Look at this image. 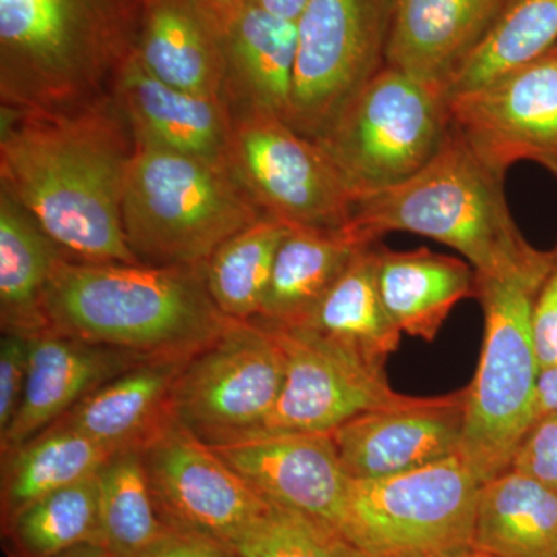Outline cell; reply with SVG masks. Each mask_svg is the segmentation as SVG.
<instances>
[{
	"mask_svg": "<svg viewBox=\"0 0 557 557\" xmlns=\"http://www.w3.org/2000/svg\"><path fill=\"white\" fill-rule=\"evenodd\" d=\"M450 127L483 164L505 175L531 161L557 177V50L450 95Z\"/></svg>",
	"mask_w": 557,
	"mask_h": 557,
	"instance_id": "5bb4252c",
	"label": "cell"
},
{
	"mask_svg": "<svg viewBox=\"0 0 557 557\" xmlns=\"http://www.w3.org/2000/svg\"><path fill=\"white\" fill-rule=\"evenodd\" d=\"M424 557H494L487 555L485 552H480L478 548H468L463 549V552L457 553H446V555H434V556H424Z\"/></svg>",
	"mask_w": 557,
	"mask_h": 557,
	"instance_id": "b9f144b4",
	"label": "cell"
},
{
	"mask_svg": "<svg viewBox=\"0 0 557 557\" xmlns=\"http://www.w3.org/2000/svg\"><path fill=\"white\" fill-rule=\"evenodd\" d=\"M533 332L541 369L557 366V242L552 249L547 276L534 302Z\"/></svg>",
	"mask_w": 557,
	"mask_h": 557,
	"instance_id": "d590c367",
	"label": "cell"
},
{
	"mask_svg": "<svg viewBox=\"0 0 557 557\" xmlns=\"http://www.w3.org/2000/svg\"><path fill=\"white\" fill-rule=\"evenodd\" d=\"M557 412V366L541 370L537 384L536 417ZM533 421V423H534Z\"/></svg>",
	"mask_w": 557,
	"mask_h": 557,
	"instance_id": "74e56055",
	"label": "cell"
},
{
	"mask_svg": "<svg viewBox=\"0 0 557 557\" xmlns=\"http://www.w3.org/2000/svg\"><path fill=\"white\" fill-rule=\"evenodd\" d=\"M482 483L460 454L381 479H351L339 531L370 557L472 548Z\"/></svg>",
	"mask_w": 557,
	"mask_h": 557,
	"instance_id": "ba28073f",
	"label": "cell"
},
{
	"mask_svg": "<svg viewBox=\"0 0 557 557\" xmlns=\"http://www.w3.org/2000/svg\"><path fill=\"white\" fill-rule=\"evenodd\" d=\"M284 381L276 332L256 321H231L183 366L171 417L209 446L240 442L262 431Z\"/></svg>",
	"mask_w": 557,
	"mask_h": 557,
	"instance_id": "9c48e42d",
	"label": "cell"
},
{
	"mask_svg": "<svg viewBox=\"0 0 557 557\" xmlns=\"http://www.w3.org/2000/svg\"><path fill=\"white\" fill-rule=\"evenodd\" d=\"M139 557H240L225 542L168 528Z\"/></svg>",
	"mask_w": 557,
	"mask_h": 557,
	"instance_id": "8d00e7d4",
	"label": "cell"
},
{
	"mask_svg": "<svg viewBox=\"0 0 557 557\" xmlns=\"http://www.w3.org/2000/svg\"><path fill=\"white\" fill-rule=\"evenodd\" d=\"M186 361L145 359L81 399L58 421L112 453L139 448L171 417L172 387Z\"/></svg>",
	"mask_w": 557,
	"mask_h": 557,
	"instance_id": "7402d4cb",
	"label": "cell"
},
{
	"mask_svg": "<svg viewBox=\"0 0 557 557\" xmlns=\"http://www.w3.org/2000/svg\"><path fill=\"white\" fill-rule=\"evenodd\" d=\"M465 395L417 397L410 405L366 413L332 432L351 479L405 474L460 453Z\"/></svg>",
	"mask_w": 557,
	"mask_h": 557,
	"instance_id": "2e32d148",
	"label": "cell"
},
{
	"mask_svg": "<svg viewBox=\"0 0 557 557\" xmlns=\"http://www.w3.org/2000/svg\"><path fill=\"white\" fill-rule=\"evenodd\" d=\"M557 46V0H509L478 50L449 81L446 97L474 89Z\"/></svg>",
	"mask_w": 557,
	"mask_h": 557,
	"instance_id": "4dcf8cb0",
	"label": "cell"
},
{
	"mask_svg": "<svg viewBox=\"0 0 557 557\" xmlns=\"http://www.w3.org/2000/svg\"><path fill=\"white\" fill-rule=\"evenodd\" d=\"M350 225L366 239L405 231L448 245L478 274L507 277L545 265L505 196V175L487 168L450 132L437 156L412 177L355 199Z\"/></svg>",
	"mask_w": 557,
	"mask_h": 557,
	"instance_id": "277c9868",
	"label": "cell"
},
{
	"mask_svg": "<svg viewBox=\"0 0 557 557\" xmlns=\"http://www.w3.org/2000/svg\"><path fill=\"white\" fill-rule=\"evenodd\" d=\"M373 244L350 223L338 230L289 226L255 321L270 327L302 325L359 252Z\"/></svg>",
	"mask_w": 557,
	"mask_h": 557,
	"instance_id": "603a6c76",
	"label": "cell"
},
{
	"mask_svg": "<svg viewBox=\"0 0 557 557\" xmlns=\"http://www.w3.org/2000/svg\"><path fill=\"white\" fill-rule=\"evenodd\" d=\"M113 100L137 146H150L230 166L233 112L223 98L175 89L132 54L113 81Z\"/></svg>",
	"mask_w": 557,
	"mask_h": 557,
	"instance_id": "e0dca14e",
	"label": "cell"
},
{
	"mask_svg": "<svg viewBox=\"0 0 557 557\" xmlns=\"http://www.w3.org/2000/svg\"><path fill=\"white\" fill-rule=\"evenodd\" d=\"M230 168L267 218L292 228L338 230L354 218L338 170L287 121L233 115Z\"/></svg>",
	"mask_w": 557,
	"mask_h": 557,
	"instance_id": "8fae6325",
	"label": "cell"
},
{
	"mask_svg": "<svg viewBox=\"0 0 557 557\" xmlns=\"http://www.w3.org/2000/svg\"><path fill=\"white\" fill-rule=\"evenodd\" d=\"M138 449L168 528L233 545L270 507L214 448L172 417Z\"/></svg>",
	"mask_w": 557,
	"mask_h": 557,
	"instance_id": "7c38bea8",
	"label": "cell"
},
{
	"mask_svg": "<svg viewBox=\"0 0 557 557\" xmlns=\"http://www.w3.org/2000/svg\"><path fill=\"white\" fill-rule=\"evenodd\" d=\"M394 10L395 0H309L296 22L293 129L317 141L386 65Z\"/></svg>",
	"mask_w": 557,
	"mask_h": 557,
	"instance_id": "30bf717a",
	"label": "cell"
},
{
	"mask_svg": "<svg viewBox=\"0 0 557 557\" xmlns=\"http://www.w3.org/2000/svg\"><path fill=\"white\" fill-rule=\"evenodd\" d=\"M135 54L168 86L225 100L223 35L199 0H141Z\"/></svg>",
	"mask_w": 557,
	"mask_h": 557,
	"instance_id": "44dd1931",
	"label": "cell"
},
{
	"mask_svg": "<svg viewBox=\"0 0 557 557\" xmlns=\"http://www.w3.org/2000/svg\"><path fill=\"white\" fill-rule=\"evenodd\" d=\"M270 329L276 332L284 348L285 381L281 397L259 434H332L366 413L416 401L417 397L398 394L391 387L384 366L366 361L309 329Z\"/></svg>",
	"mask_w": 557,
	"mask_h": 557,
	"instance_id": "4fadbf2b",
	"label": "cell"
},
{
	"mask_svg": "<svg viewBox=\"0 0 557 557\" xmlns=\"http://www.w3.org/2000/svg\"><path fill=\"white\" fill-rule=\"evenodd\" d=\"M199 2L218 25L222 35L228 30L230 25L247 5V0H199Z\"/></svg>",
	"mask_w": 557,
	"mask_h": 557,
	"instance_id": "f35d334b",
	"label": "cell"
},
{
	"mask_svg": "<svg viewBox=\"0 0 557 557\" xmlns=\"http://www.w3.org/2000/svg\"><path fill=\"white\" fill-rule=\"evenodd\" d=\"M109 553L101 545L83 544L78 547L70 548L69 552L62 553L57 557H108Z\"/></svg>",
	"mask_w": 557,
	"mask_h": 557,
	"instance_id": "60d3db41",
	"label": "cell"
},
{
	"mask_svg": "<svg viewBox=\"0 0 557 557\" xmlns=\"http://www.w3.org/2000/svg\"><path fill=\"white\" fill-rule=\"evenodd\" d=\"M115 454L60 421L51 424L2 456V522L33 502L97 474Z\"/></svg>",
	"mask_w": 557,
	"mask_h": 557,
	"instance_id": "83f0119b",
	"label": "cell"
},
{
	"mask_svg": "<svg viewBox=\"0 0 557 557\" xmlns=\"http://www.w3.org/2000/svg\"><path fill=\"white\" fill-rule=\"evenodd\" d=\"M472 547L494 557H557V491L515 469L483 483Z\"/></svg>",
	"mask_w": 557,
	"mask_h": 557,
	"instance_id": "484cf974",
	"label": "cell"
},
{
	"mask_svg": "<svg viewBox=\"0 0 557 557\" xmlns=\"http://www.w3.org/2000/svg\"><path fill=\"white\" fill-rule=\"evenodd\" d=\"M263 218L230 166L135 145L123 225L139 262L205 265L220 245Z\"/></svg>",
	"mask_w": 557,
	"mask_h": 557,
	"instance_id": "5b68a950",
	"label": "cell"
},
{
	"mask_svg": "<svg viewBox=\"0 0 557 557\" xmlns=\"http://www.w3.org/2000/svg\"><path fill=\"white\" fill-rule=\"evenodd\" d=\"M2 523L11 557H57L78 545H101L98 472L33 502Z\"/></svg>",
	"mask_w": 557,
	"mask_h": 557,
	"instance_id": "f546056e",
	"label": "cell"
},
{
	"mask_svg": "<svg viewBox=\"0 0 557 557\" xmlns=\"http://www.w3.org/2000/svg\"><path fill=\"white\" fill-rule=\"evenodd\" d=\"M549 263L507 277L475 273V295L485 314L479 368L465 388L460 457L480 483L504 474L536 417L541 362L533 309Z\"/></svg>",
	"mask_w": 557,
	"mask_h": 557,
	"instance_id": "8992f818",
	"label": "cell"
},
{
	"mask_svg": "<svg viewBox=\"0 0 557 557\" xmlns=\"http://www.w3.org/2000/svg\"><path fill=\"white\" fill-rule=\"evenodd\" d=\"M65 255L10 190L0 186V321L2 332L49 329L44 296Z\"/></svg>",
	"mask_w": 557,
	"mask_h": 557,
	"instance_id": "d4e9b609",
	"label": "cell"
},
{
	"mask_svg": "<svg viewBox=\"0 0 557 557\" xmlns=\"http://www.w3.org/2000/svg\"><path fill=\"white\" fill-rule=\"evenodd\" d=\"M145 359L153 358L97 346L50 329L32 335L24 397L13 423L0 435L2 456L46 431L81 399Z\"/></svg>",
	"mask_w": 557,
	"mask_h": 557,
	"instance_id": "ac0fdd59",
	"label": "cell"
},
{
	"mask_svg": "<svg viewBox=\"0 0 557 557\" xmlns=\"http://www.w3.org/2000/svg\"><path fill=\"white\" fill-rule=\"evenodd\" d=\"M450 132L445 91L384 65L314 143L357 199L423 170Z\"/></svg>",
	"mask_w": 557,
	"mask_h": 557,
	"instance_id": "52a82bcc",
	"label": "cell"
},
{
	"mask_svg": "<svg viewBox=\"0 0 557 557\" xmlns=\"http://www.w3.org/2000/svg\"><path fill=\"white\" fill-rule=\"evenodd\" d=\"M556 50H557V46H556Z\"/></svg>",
	"mask_w": 557,
	"mask_h": 557,
	"instance_id": "ee69618b",
	"label": "cell"
},
{
	"mask_svg": "<svg viewBox=\"0 0 557 557\" xmlns=\"http://www.w3.org/2000/svg\"><path fill=\"white\" fill-rule=\"evenodd\" d=\"M211 448L267 500L339 530L351 478L332 434L263 432Z\"/></svg>",
	"mask_w": 557,
	"mask_h": 557,
	"instance_id": "9a60e30c",
	"label": "cell"
},
{
	"mask_svg": "<svg viewBox=\"0 0 557 557\" xmlns=\"http://www.w3.org/2000/svg\"><path fill=\"white\" fill-rule=\"evenodd\" d=\"M289 226L263 218L215 249L205 262V281L218 309L231 321L259 317L277 249Z\"/></svg>",
	"mask_w": 557,
	"mask_h": 557,
	"instance_id": "f1b7e54d",
	"label": "cell"
},
{
	"mask_svg": "<svg viewBox=\"0 0 557 557\" xmlns=\"http://www.w3.org/2000/svg\"><path fill=\"white\" fill-rule=\"evenodd\" d=\"M379 285L399 332L432 343L454 307L474 298L475 270L467 260L428 248L392 251L380 244Z\"/></svg>",
	"mask_w": 557,
	"mask_h": 557,
	"instance_id": "cb8c5ba5",
	"label": "cell"
},
{
	"mask_svg": "<svg viewBox=\"0 0 557 557\" xmlns=\"http://www.w3.org/2000/svg\"><path fill=\"white\" fill-rule=\"evenodd\" d=\"M30 335L2 332L0 338V435L13 423L27 383Z\"/></svg>",
	"mask_w": 557,
	"mask_h": 557,
	"instance_id": "e575fe53",
	"label": "cell"
},
{
	"mask_svg": "<svg viewBox=\"0 0 557 557\" xmlns=\"http://www.w3.org/2000/svg\"><path fill=\"white\" fill-rule=\"evenodd\" d=\"M108 557H112V556H108Z\"/></svg>",
	"mask_w": 557,
	"mask_h": 557,
	"instance_id": "7bdbcfd3",
	"label": "cell"
},
{
	"mask_svg": "<svg viewBox=\"0 0 557 557\" xmlns=\"http://www.w3.org/2000/svg\"><path fill=\"white\" fill-rule=\"evenodd\" d=\"M139 20L141 0H0V109L61 112L108 97Z\"/></svg>",
	"mask_w": 557,
	"mask_h": 557,
	"instance_id": "3957f363",
	"label": "cell"
},
{
	"mask_svg": "<svg viewBox=\"0 0 557 557\" xmlns=\"http://www.w3.org/2000/svg\"><path fill=\"white\" fill-rule=\"evenodd\" d=\"M49 329L145 358L189 359L231 322L203 265L61 259L44 296Z\"/></svg>",
	"mask_w": 557,
	"mask_h": 557,
	"instance_id": "7a4b0ae2",
	"label": "cell"
},
{
	"mask_svg": "<svg viewBox=\"0 0 557 557\" xmlns=\"http://www.w3.org/2000/svg\"><path fill=\"white\" fill-rule=\"evenodd\" d=\"M101 545L112 557H139L164 533L138 448L124 449L98 471Z\"/></svg>",
	"mask_w": 557,
	"mask_h": 557,
	"instance_id": "1f68e13d",
	"label": "cell"
},
{
	"mask_svg": "<svg viewBox=\"0 0 557 557\" xmlns=\"http://www.w3.org/2000/svg\"><path fill=\"white\" fill-rule=\"evenodd\" d=\"M309 0H247V5L265 11L271 16L288 22H298Z\"/></svg>",
	"mask_w": 557,
	"mask_h": 557,
	"instance_id": "ab89813d",
	"label": "cell"
},
{
	"mask_svg": "<svg viewBox=\"0 0 557 557\" xmlns=\"http://www.w3.org/2000/svg\"><path fill=\"white\" fill-rule=\"evenodd\" d=\"M509 469L557 491V412L539 417L531 424Z\"/></svg>",
	"mask_w": 557,
	"mask_h": 557,
	"instance_id": "836d02e7",
	"label": "cell"
},
{
	"mask_svg": "<svg viewBox=\"0 0 557 557\" xmlns=\"http://www.w3.org/2000/svg\"><path fill=\"white\" fill-rule=\"evenodd\" d=\"M379 245L362 249L317 310L298 327L309 329L373 364L384 366L399 346L379 285Z\"/></svg>",
	"mask_w": 557,
	"mask_h": 557,
	"instance_id": "4316f807",
	"label": "cell"
},
{
	"mask_svg": "<svg viewBox=\"0 0 557 557\" xmlns=\"http://www.w3.org/2000/svg\"><path fill=\"white\" fill-rule=\"evenodd\" d=\"M134 153L135 139L112 94L61 112H0V186L67 259L141 263L123 225Z\"/></svg>",
	"mask_w": 557,
	"mask_h": 557,
	"instance_id": "6da1fadb",
	"label": "cell"
},
{
	"mask_svg": "<svg viewBox=\"0 0 557 557\" xmlns=\"http://www.w3.org/2000/svg\"><path fill=\"white\" fill-rule=\"evenodd\" d=\"M225 100L233 115L289 119L298 60L296 22L245 5L223 33Z\"/></svg>",
	"mask_w": 557,
	"mask_h": 557,
	"instance_id": "ffe728a7",
	"label": "cell"
},
{
	"mask_svg": "<svg viewBox=\"0 0 557 557\" xmlns=\"http://www.w3.org/2000/svg\"><path fill=\"white\" fill-rule=\"evenodd\" d=\"M509 0H395L386 65L445 91Z\"/></svg>",
	"mask_w": 557,
	"mask_h": 557,
	"instance_id": "d6986e66",
	"label": "cell"
},
{
	"mask_svg": "<svg viewBox=\"0 0 557 557\" xmlns=\"http://www.w3.org/2000/svg\"><path fill=\"white\" fill-rule=\"evenodd\" d=\"M231 547L240 557H370L338 528L274 502Z\"/></svg>",
	"mask_w": 557,
	"mask_h": 557,
	"instance_id": "d6a6232c",
	"label": "cell"
}]
</instances>
